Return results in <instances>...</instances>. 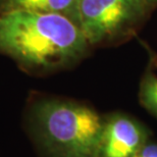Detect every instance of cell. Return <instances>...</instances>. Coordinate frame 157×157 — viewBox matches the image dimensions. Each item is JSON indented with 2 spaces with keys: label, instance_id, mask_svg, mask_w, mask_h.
Wrapping results in <instances>:
<instances>
[{
  "label": "cell",
  "instance_id": "1",
  "mask_svg": "<svg viewBox=\"0 0 157 157\" xmlns=\"http://www.w3.org/2000/svg\"><path fill=\"white\" fill-rule=\"evenodd\" d=\"M88 46L78 25L63 14L30 10L0 13V53L28 73L67 68L86 54Z\"/></svg>",
  "mask_w": 157,
  "mask_h": 157
},
{
  "label": "cell",
  "instance_id": "2",
  "mask_svg": "<svg viewBox=\"0 0 157 157\" xmlns=\"http://www.w3.org/2000/svg\"><path fill=\"white\" fill-rule=\"evenodd\" d=\"M25 125L40 157H98L104 117L75 100L39 96L28 105Z\"/></svg>",
  "mask_w": 157,
  "mask_h": 157
},
{
  "label": "cell",
  "instance_id": "3",
  "mask_svg": "<svg viewBox=\"0 0 157 157\" xmlns=\"http://www.w3.org/2000/svg\"><path fill=\"white\" fill-rule=\"evenodd\" d=\"M148 8L143 0H78L75 23L89 45L97 44L124 32Z\"/></svg>",
  "mask_w": 157,
  "mask_h": 157
},
{
  "label": "cell",
  "instance_id": "4",
  "mask_svg": "<svg viewBox=\"0 0 157 157\" xmlns=\"http://www.w3.org/2000/svg\"><path fill=\"white\" fill-rule=\"evenodd\" d=\"M149 142L147 128L125 114L114 113L104 117L98 157H136Z\"/></svg>",
  "mask_w": 157,
  "mask_h": 157
},
{
  "label": "cell",
  "instance_id": "5",
  "mask_svg": "<svg viewBox=\"0 0 157 157\" xmlns=\"http://www.w3.org/2000/svg\"><path fill=\"white\" fill-rule=\"evenodd\" d=\"M78 0H0V13L11 10H30L59 13L75 23Z\"/></svg>",
  "mask_w": 157,
  "mask_h": 157
},
{
  "label": "cell",
  "instance_id": "6",
  "mask_svg": "<svg viewBox=\"0 0 157 157\" xmlns=\"http://www.w3.org/2000/svg\"><path fill=\"white\" fill-rule=\"evenodd\" d=\"M140 101L157 117V56H152L141 82Z\"/></svg>",
  "mask_w": 157,
  "mask_h": 157
},
{
  "label": "cell",
  "instance_id": "7",
  "mask_svg": "<svg viewBox=\"0 0 157 157\" xmlns=\"http://www.w3.org/2000/svg\"><path fill=\"white\" fill-rule=\"evenodd\" d=\"M136 157H157V144L147 142Z\"/></svg>",
  "mask_w": 157,
  "mask_h": 157
},
{
  "label": "cell",
  "instance_id": "8",
  "mask_svg": "<svg viewBox=\"0 0 157 157\" xmlns=\"http://www.w3.org/2000/svg\"><path fill=\"white\" fill-rule=\"evenodd\" d=\"M143 1L146 3V5L148 7H151V6L157 4V0H143Z\"/></svg>",
  "mask_w": 157,
  "mask_h": 157
}]
</instances>
